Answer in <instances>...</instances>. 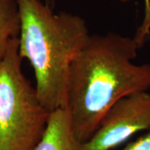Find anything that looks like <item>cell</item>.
<instances>
[{
	"label": "cell",
	"instance_id": "cell-1",
	"mask_svg": "<svg viewBox=\"0 0 150 150\" xmlns=\"http://www.w3.org/2000/svg\"><path fill=\"white\" fill-rule=\"evenodd\" d=\"M139 48L134 38L108 33L90 35L75 57L65 108L80 142L91 138L119 99L150 89V64L134 63Z\"/></svg>",
	"mask_w": 150,
	"mask_h": 150
},
{
	"label": "cell",
	"instance_id": "cell-2",
	"mask_svg": "<svg viewBox=\"0 0 150 150\" xmlns=\"http://www.w3.org/2000/svg\"><path fill=\"white\" fill-rule=\"evenodd\" d=\"M21 27L18 52L33 69L39 100L49 112L66 107L69 75L90 36L85 20L55 13L40 0H17Z\"/></svg>",
	"mask_w": 150,
	"mask_h": 150
},
{
	"label": "cell",
	"instance_id": "cell-3",
	"mask_svg": "<svg viewBox=\"0 0 150 150\" xmlns=\"http://www.w3.org/2000/svg\"><path fill=\"white\" fill-rule=\"evenodd\" d=\"M22 61L16 38L0 61V150H34L51 113L23 74Z\"/></svg>",
	"mask_w": 150,
	"mask_h": 150
},
{
	"label": "cell",
	"instance_id": "cell-4",
	"mask_svg": "<svg viewBox=\"0 0 150 150\" xmlns=\"http://www.w3.org/2000/svg\"><path fill=\"white\" fill-rule=\"evenodd\" d=\"M150 128V92L129 94L104 114L95 133L83 143V150H112L134 134Z\"/></svg>",
	"mask_w": 150,
	"mask_h": 150
},
{
	"label": "cell",
	"instance_id": "cell-5",
	"mask_svg": "<svg viewBox=\"0 0 150 150\" xmlns=\"http://www.w3.org/2000/svg\"><path fill=\"white\" fill-rule=\"evenodd\" d=\"M78 139L66 108L50 113L48 126L34 150H83Z\"/></svg>",
	"mask_w": 150,
	"mask_h": 150
},
{
	"label": "cell",
	"instance_id": "cell-6",
	"mask_svg": "<svg viewBox=\"0 0 150 150\" xmlns=\"http://www.w3.org/2000/svg\"><path fill=\"white\" fill-rule=\"evenodd\" d=\"M21 27L17 0H0V61L12 39L18 38Z\"/></svg>",
	"mask_w": 150,
	"mask_h": 150
},
{
	"label": "cell",
	"instance_id": "cell-7",
	"mask_svg": "<svg viewBox=\"0 0 150 150\" xmlns=\"http://www.w3.org/2000/svg\"><path fill=\"white\" fill-rule=\"evenodd\" d=\"M121 3H129L131 0H119ZM144 17L142 24L134 36V39L141 48L150 34V0H144Z\"/></svg>",
	"mask_w": 150,
	"mask_h": 150
},
{
	"label": "cell",
	"instance_id": "cell-8",
	"mask_svg": "<svg viewBox=\"0 0 150 150\" xmlns=\"http://www.w3.org/2000/svg\"><path fill=\"white\" fill-rule=\"evenodd\" d=\"M122 150H150V128L144 135L129 143Z\"/></svg>",
	"mask_w": 150,
	"mask_h": 150
}]
</instances>
